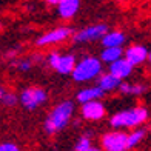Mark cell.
Wrapping results in <instances>:
<instances>
[{
	"instance_id": "obj_1",
	"label": "cell",
	"mask_w": 151,
	"mask_h": 151,
	"mask_svg": "<svg viewBox=\"0 0 151 151\" xmlns=\"http://www.w3.org/2000/svg\"><path fill=\"white\" fill-rule=\"evenodd\" d=\"M74 113V102L71 100H63L59 105H56L50 113H48L46 119L43 122V129L46 134H56L62 131L68 123Z\"/></svg>"
},
{
	"instance_id": "obj_2",
	"label": "cell",
	"mask_w": 151,
	"mask_h": 151,
	"mask_svg": "<svg viewBox=\"0 0 151 151\" xmlns=\"http://www.w3.org/2000/svg\"><path fill=\"white\" fill-rule=\"evenodd\" d=\"M148 119V109L145 106H133L128 109H122L119 113H114L109 117V127L114 129L122 128H136L142 125Z\"/></svg>"
},
{
	"instance_id": "obj_3",
	"label": "cell",
	"mask_w": 151,
	"mask_h": 151,
	"mask_svg": "<svg viewBox=\"0 0 151 151\" xmlns=\"http://www.w3.org/2000/svg\"><path fill=\"white\" fill-rule=\"evenodd\" d=\"M102 73V60L100 57L94 56H85L77 60V65L74 68V73L71 77L77 83H85V82L94 80Z\"/></svg>"
},
{
	"instance_id": "obj_4",
	"label": "cell",
	"mask_w": 151,
	"mask_h": 151,
	"mask_svg": "<svg viewBox=\"0 0 151 151\" xmlns=\"http://www.w3.org/2000/svg\"><path fill=\"white\" fill-rule=\"evenodd\" d=\"M46 60L48 65L62 76H73L74 68L77 65V59H76L74 54H59L56 51L48 54Z\"/></svg>"
},
{
	"instance_id": "obj_5",
	"label": "cell",
	"mask_w": 151,
	"mask_h": 151,
	"mask_svg": "<svg viewBox=\"0 0 151 151\" xmlns=\"http://www.w3.org/2000/svg\"><path fill=\"white\" fill-rule=\"evenodd\" d=\"M19 99H20V105L25 109L34 111L48 100V93L42 86H29L20 93Z\"/></svg>"
},
{
	"instance_id": "obj_6",
	"label": "cell",
	"mask_w": 151,
	"mask_h": 151,
	"mask_svg": "<svg viewBox=\"0 0 151 151\" xmlns=\"http://www.w3.org/2000/svg\"><path fill=\"white\" fill-rule=\"evenodd\" d=\"M104 151H127L128 150V134L122 129L105 133L100 139Z\"/></svg>"
},
{
	"instance_id": "obj_7",
	"label": "cell",
	"mask_w": 151,
	"mask_h": 151,
	"mask_svg": "<svg viewBox=\"0 0 151 151\" xmlns=\"http://www.w3.org/2000/svg\"><path fill=\"white\" fill-rule=\"evenodd\" d=\"M108 32V25L106 23H96L91 26L77 31L73 36V40L77 43H88V42H94L97 39H104V36Z\"/></svg>"
},
{
	"instance_id": "obj_8",
	"label": "cell",
	"mask_w": 151,
	"mask_h": 151,
	"mask_svg": "<svg viewBox=\"0 0 151 151\" xmlns=\"http://www.w3.org/2000/svg\"><path fill=\"white\" fill-rule=\"evenodd\" d=\"M73 34L71 28H66V26H60V28H54L51 31H48L45 34H42L37 40H36V45L37 46H48V45H56L60 42H65Z\"/></svg>"
},
{
	"instance_id": "obj_9",
	"label": "cell",
	"mask_w": 151,
	"mask_h": 151,
	"mask_svg": "<svg viewBox=\"0 0 151 151\" xmlns=\"http://www.w3.org/2000/svg\"><path fill=\"white\" fill-rule=\"evenodd\" d=\"M150 57V51L143 45H131L125 50L123 59H127L129 62V65L139 66L142 63H145Z\"/></svg>"
},
{
	"instance_id": "obj_10",
	"label": "cell",
	"mask_w": 151,
	"mask_h": 151,
	"mask_svg": "<svg viewBox=\"0 0 151 151\" xmlns=\"http://www.w3.org/2000/svg\"><path fill=\"white\" fill-rule=\"evenodd\" d=\"M80 114L82 117L86 120H100L105 117V105L100 100H94V102H88V104L80 106Z\"/></svg>"
},
{
	"instance_id": "obj_11",
	"label": "cell",
	"mask_w": 151,
	"mask_h": 151,
	"mask_svg": "<svg viewBox=\"0 0 151 151\" xmlns=\"http://www.w3.org/2000/svg\"><path fill=\"white\" fill-rule=\"evenodd\" d=\"M133 70H134V66L133 65H129V62L127 59H120L117 62H114V63L109 65L108 68V73H111L114 77H117L119 80H125L128 79L129 76L133 74Z\"/></svg>"
},
{
	"instance_id": "obj_12",
	"label": "cell",
	"mask_w": 151,
	"mask_h": 151,
	"mask_svg": "<svg viewBox=\"0 0 151 151\" xmlns=\"http://www.w3.org/2000/svg\"><path fill=\"white\" fill-rule=\"evenodd\" d=\"M104 96H105V91L96 85V86H90V88L80 90L77 94H76V100H77L80 105H85V104H88V102L100 100Z\"/></svg>"
},
{
	"instance_id": "obj_13",
	"label": "cell",
	"mask_w": 151,
	"mask_h": 151,
	"mask_svg": "<svg viewBox=\"0 0 151 151\" xmlns=\"http://www.w3.org/2000/svg\"><path fill=\"white\" fill-rule=\"evenodd\" d=\"M125 40L127 36L122 31H108L102 39V48H122Z\"/></svg>"
},
{
	"instance_id": "obj_14",
	"label": "cell",
	"mask_w": 151,
	"mask_h": 151,
	"mask_svg": "<svg viewBox=\"0 0 151 151\" xmlns=\"http://www.w3.org/2000/svg\"><path fill=\"white\" fill-rule=\"evenodd\" d=\"M80 8V0H63L57 6V14L60 19H71L77 14Z\"/></svg>"
},
{
	"instance_id": "obj_15",
	"label": "cell",
	"mask_w": 151,
	"mask_h": 151,
	"mask_svg": "<svg viewBox=\"0 0 151 151\" xmlns=\"http://www.w3.org/2000/svg\"><path fill=\"white\" fill-rule=\"evenodd\" d=\"M122 85V80H119L117 77H114V76L111 73H105L102 74L99 80H97V86L102 88L105 93H109V91H116L119 90Z\"/></svg>"
},
{
	"instance_id": "obj_16",
	"label": "cell",
	"mask_w": 151,
	"mask_h": 151,
	"mask_svg": "<svg viewBox=\"0 0 151 151\" xmlns=\"http://www.w3.org/2000/svg\"><path fill=\"white\" fill-rule=\"evenodd\" d=\"M123 54H125V50H122V48H104L100 51V60L104 63L111 65L114 62L123 59Z\"/></svg>"
},
{
	"instance_id": "obj_17",
	"label": "cell",
	"mask_w": 151,
	"mask_h": 151,
	"mask_svg": "<svg viewBox=\"0 0 151 151\" xmlns=\"http://www.w3.org/2000/svg\"><path fill=\"white\" fill-rule=\"evenodd\" d=\"M147 90L145 85L142 83H128V82H122V85L119 88V91L125 96H140Z\"/></svg>"
},
{
	"instance_id": "obj_18",
	"label": "cell",
	"mask_w": 151,
	"mask_h": 151,
	"mask_svg": "<svg viewBox=\"0 0 151 151\" xmlns=\"http://www.w3.org/2000/svg\"><path fill=\"white\" fill-rule=\"evenodd\" d=\"M147 131L143 128H136L131 133H128V150H133L134 147H137L139 143L143 140Z\"/></svg>"
},
{
	"instance_id": "obj_19",
	"label": "cell",
	"mask_w": 151,
	"mask_h": 151,
	"mask_svg": "<svg viewBox=\"0 0 151 151\" xmlns=\"http://www.w3.org/2000/svg\"><path fill=\"white\" fill-rule=\"evenodd\" d=\"M0 102H2V105L3 106H16L17 105V102H20V99L17 97V96L14 93H11V91H6L5 88H2L0 90Z\"/></svg>"
},
{
	"instance_id": "obj_20",
	"label": "cell",
	"mask_w": 151,
	"mask_h": 151,
	"mask_svg": "<svg viewBox=\"0 0 151 151\" xmlns=\"http://www.w3.org/2000/svg\"><path fill=\"white\" fill-rule=\"evenodd\" d=\"M91 147H93V145H91L90 137H88V136H82V137H79V140L76 142L74 151H88Z\"/></svg>"
},
{
	"instance_id": "obj_21",
	"label": "cell",
	"mask_w": 151,
	"mask_h": 151,
	"mask_svg": "<svg viewBox=\"0 0 151 151\" xmlns=\"http://www.w3.org/2000/svg\"><path fill=\"white\" fill-rule=\"evenodd\" d=\"M16 66H17V70H19V71L26 73V71H29L31 68H32V62H31L29 59H23V60L16 62Z\"/></svg>"
},
{
	"instance_id": "obj_22",
	"label": "cell",
	"mask_w": 151,
	"mask_h": 151,
	"mask_svg": "<svg viewBox=\"0 0 151 151\" xmlns=\"http://www.w3.org/2000/svg\"><path fill=\"white\" fill-rule=\"evenodd\" d=\"M0 151H20V148L14 142H2L0 143Z\"/></svg>"
},
{
	"instance_id": "obj_23",
	"label": "cell",
	"mask_w": 151,
	"mask_h": 151,
	"mask_svg": "<svg viewBox=\"0 0 151 151\" xmlns=\"http://www.w3.org/2000/svg\"><path fill=\"white\" fill-rule=\"evenodd\" d=\"M45 2H46V5H50V6H56V8H57V6H59L62 2H63V0H45Z\"/></svg>"
},
{
	"instance_id": "obj_24",
	"label": "cell",
	"mask_w": 151,
	"mask_h": 151,
	"mask_svg": "<svg viewBox=\"0 0 151 151\" xmlns=\"http://www.w3.org/2000/svg\"><path fill=\"white\" fill-rule=\"evenodd\" d=\"M88 151H102V148H97V147H91Z\"/></svg>"
},
{
	"instance_id": "obj_25",
	"label": "cell",
	"mask_w": 151,
	"mask_h": 151,
	"mask_svg": "<svg viewBox=\"0 0 151 151\" xmlns=\"http://www.w3.org/2000/svg\"><path fill=\"white\" fill-rule=\"evenodd\" d=\"M148 62H150V63H151V51H150V57H148Z\"/></svg>"
}]
</instances>
